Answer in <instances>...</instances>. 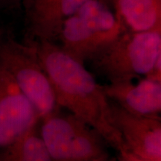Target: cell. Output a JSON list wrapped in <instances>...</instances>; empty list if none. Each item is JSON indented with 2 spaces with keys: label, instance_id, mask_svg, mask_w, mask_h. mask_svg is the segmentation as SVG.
<instances>
[{
  "label": "cell",
  "instance_id": "7",
  "mask_svg": "<svg viewBox=\"0 0 161 161\" xmlns=\"http://www.w3.org/2000/svg\"><path fill=\"white\" fill-rule=\"evenodd\" d=\"M111 103L114 122L127 153L143 160L161 161V121L130 114Z\"/></svg>",
  "mask_w": 161,
  "mask_h": 161
},
{
  "label": "cell",
  "instance_id": "6",
  "mask_svg": "<svg viewBox=\"0 0 161 161\" xmlns=\"http://www.w3.org/2000/svg\"><path fill=\"white\" fill-rule=\"evenodd\" d=\"M39 122L35 108L0 63V149L37 126Z\"/></svg>",
  "mask_w": 161,
  "mask_h": 161
},
{
  "label": "cell",
  "instance_id": "14",
  "mask_svg": "<svg viewBox=\"0 0 161 161\" xmlns=\"http://www.w3.org/2000/svg\"><path fill=\"white\" fill-rule=\"evenodd\" d=\"M122 157L125 159L126 161H146V160H141V159L136 158V157L133 156L132 154H129V153H126V154H122Z\"/></svg>",
  "mask_w": 161,
  "mask_h": 161
},
{
  "label": "cell",
  "instance_id": "16",
  "mask_svg": "<svg viewBox=\"0 0 161 161\" xmlns=\"http://www.w3.org/2000/svg\"><path fill=\"white\" fill-rule=\"evenodd\" d=\"M102 2H104V3H106L107 5H108V3H112L114 4V2H115V0H102Z\"/></svg>",
  "mask_w": 161,
  "mask_h": 161
},
{
  "label": "cell",
  "instance_id": "4",
  "mask_svg": "<svg viewBox=\"0 0 161 161\" xmlns=\"http://www.w3.org/2000/svg\"><path fill=\"white\" fill-rule=\"evenodd\" d=\"M40 122V136L53 161H108L105 140L70 113L59 110Z\"/></svg>",
  "mask_w": 161,
  "mask_h": 161
},
{
  "label": "cell",
  "instance_id": "3",
  "mask_svg": "<svg viewBox=\"0 0 161 161\" xmlns=\"http://www.w3.org/2000/svg\"><path fill=\"white\" fill-rule=\"evenodd\" d=\"M125 31L106 3L87 0L66 20L58 40L66 52L84 64Z\"/></svg>",
  "mask_w": 161,
  "mask_h": 161
},
{
  "label": "cell",
  "instance_id": "13",
  "mask_svg": "<svg viewBox=\"0 0 161 161\" xmlns=\"http://www.w3.org/2000/svg\"><path fill=\"white\" fill-rule=\"evenodd\" d=\"M26 0H0V10L12 8L21 4H24Z\"/></svg>",
  "mask_w": 161,
  "mask_h": 161
},
{
  "label": "cell",
  "instance_id": "9",
  "mask_svg": "<svg viewBox=\"0 0 161 161\" xmlns=\"http://www.w3.org/2000/svg\"><path fill=\"white\" fill-rule=\"evenodd\" d=\"M87 0H26L28 28L32 41L59 39L64 23Z\"/></svg>",
  "mask_w": 161,
  "mask_h": 161
},
{
  "label": "cell",
  "instance_id": "2",
  "mask_svg": "<svg viewBox=\"0 0 161 161\" xmlns=\"http://www.w3.org/2000/svg\"><path fill=\"white\" fill-rule=\"evenodd\" d=\"M161 45V31H125L90 61L109 84L149 76Z\"/></svg>",
  "mask_w": 161,
  "mask_h": 161
},
{
  "label": "cell",
  "instance_id": "12",
  "mask_svg": "<svg viewBox=\"0 0 161 161\" xmlns=\"http://www.w3.org/2000/svg\"><path fill=\"white\" fill-rule=\"evenodd\" d=\"M149 77L161 81V45L160 47V50H159L155 64H154V69H153V71L151 73Z\"/></svg>",
  "mask_w": 161,
  "mask_h": 161
},
{
  "label": "cell",
  "instance_id": "1",
  "mask_svg": "<svg viewBox=\"0 0 161 161\" xmlns=\"http://www.w3.org/2000/svg\"><path fill=\"white\" fill-rule=\"evenodd\" d=\"M49 75L58 105L91 127L108 146L127 153L114 122L112 103L84 64L53 42L30 41Z\"/></svg>",
  "mask_w": 161,
  "mask_h": 161
},
{
  "label": "cell",
  "instance_id": "11",
  "mask_svg": "<svg viewBox=\"0 0 161 161\" xmlns=\"http://www.w3.org/2000/svg\"><path fill=\"white\" fill-rule=\"evenodd\" d=\"M0 161H53L37 126L0 149Z\"/></svg>",
  "mask_w": 161,
  "mask_h": 161
},
{
  "label": "cell",
  "instance_id": "5",
  "mask_svg": "<svg viewBox=\"0 0 161 161\" xmlns=\"http://www.w3.org/2000/svg\"><path fill=\"white\" fill-rule=\"evenodd\" d=\"M0 63L35 108L40 120L59 111L53 85L31 42L22 43L6 38L0 47Z\"/></svg>",
  "mask_w": 161,
  "mask_h": 161
},
{
  "label": "cell",
  "instance_id": "8",
  "mask_svg": "<svg viewBox=\"0 0 161 161\" xmlns=\"http://www.w3.org/2000/svg\"><path fill=\"white\" fill-rule=\"evenodd\" d=\"M110 102L130 114L161 121V81L149 76L104 86Z\"/></svg>",
  "mask_w": 161,
  "mask_h": 161
},
{
  "label": "cell",
  "instance_id": "15",
  "mask_svg": "<svg viewBox=\"0 0 161 161\" xmlns=\"http://www.w3.org/2000/svg\"><path fill=\"white\" fill-rule=\"evenodd\" d=\"M5 37V32L4 31L3 27H2L1 25H0V47H1L2 44L3 43V42L5 41V40L6 39Z\"/></svg>",
  "mask_w": 161,
  "mask_h": 161
},
{
  "label": "cell",
  "instance_id": "10",
  "mask_svg": "<svg viewBox=\"0 0 161 161\" xmlns=\"http://www.w3.org/2000/svg\"><path fill=\"white\" fill-rule=\"evenodd\" d=\"M114 5L126 31H161V0H115Z\"/></svg>",
  "mask_w": 161,
  "mask_h": 161
}]
</instances>
